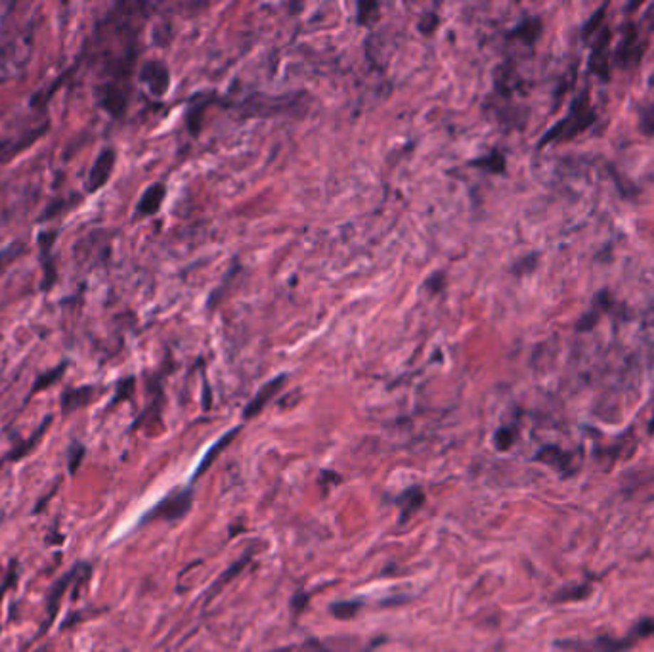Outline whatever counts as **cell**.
Instances as JSON below:
<instances>
[{
  "instance_id": "cell-1",
  "label": "cell",
  "mask_w": 654,
  "mask_h": 652,
  "mask_svg": "<svg viewBox=\"0 0 654 652\" xmlns=\"http://www.w3.org/2000/svg\"><path fill=\"white\" fill-rule=\"evenodd\" d=\"M595 119H597V113L589 105L587 92L581 90L574 98V102L570 104L569 113L557 122L555 127L545 132L544 138L539 140V147L547 146V144H561V142L572 140L574 136L586 132L587 128L594 125Z\"/></svg>"
},
{
  "instance_id": "cell-2",
  "label": "cell",
  "mask_w": 654,
  "mask_h": 652,
  "mask_svg": "<svg viewBox=\"0 0 654 652\" xmlns=\"http://www.w3.org/2000/svg\"><path fill=\"white\" fill-rule=\"evenodd\" d=\"M654 635V618H643L630 629V633L624 637H612V635H601L597 639L587 641V643H559L561 652H628L630 648Z\"/></svg>"
},
{
  "instance_id": "cell-3",
  "label": "cell",
  "mask_w": 654,
  "mask_h": 652,
  "mask_svg": "<svg viewBox=\"0 0 654 652\" xmlns=\"http://www.w3.org/2000/svg\"><path fill=\"white\" fill-rule=\"evenodd\" d=\"M191 503H194V490L191 488L176 490V492L169 494L165 500L159 501L157 505L153 507L142 522H149V520H169L171 522V520H178V518L186 517L190 512Z\"/></svg>"
},
{
  "instance_id": "cell-4",
  "label": "cell",
  "mask_w": 654,
  "mask_h": 652,
  "mask_svg": "<svg viewBox=\"0 0 654 652\" xmlns=\"http://www.w3.org/2000/svg\"><path fill=\"white\" fill-rule=\"evenodd\" d=\"M643 58V43L639 38L635 25L628 23L622 33V41L618 44L616 52H614V61L618 68L630 69L635 68Z\"/></svg>"
},
{
  "instance_id": "cell-5",
  "label": "cell",
  "mask_w": 654,
  "mask_h": 652,
  "mask_svg": "<svg viewBox=\"0 0 654 652\" xmlns=\"http://www.w3.org/2000/svg\"><path fill=\"white\" fill-rule=\"evenodd\" d=\"M113 167H115V149L105 147L100 152V155L96 157V161L92 163V169L88 172V180H86V189L90 194H96L100 189L104 188L107 180L113 174Z\"/></svg>"
},
{
  "instance_id": "cell-6",
  "label": "cell",
  "mask_w": 654,
  "mask_h": 652,
  "mask_svg": "<svg viewBox=\"0 0 654 652\" xmlns=\"http://www.w3.org/2000/svg\"><path fill=\"white\" fill-rule=\"evenodd\" d=\"M140 80L155 96H163L171 86L169 68L161 60H147L140 69Z\"/></svg>"
},
{
  "instance_id": "cell-7",
  "label": "cell",
  "mask_w": 654,
  "mask_h": 652,
  "mask_svg": "<svg viewBox=\"0 0 654 652\" xmlns=\"http://www.w3.org/2000/svg\"><path fill=\"white\" fill-rule=\"evenodd\" d=\"M79 570H80V562L79 564H75V567L71 568V570H69L63 578H60L54 585H52V589H50L46 599H44V606H46V622L43 624V628H41L38 635H43L44 631L52 626V622L56 620V614H58V609H60L61 597H63V593H65V589L69 587V584L75 582V578L79 576Z\"/></svg>"
},
{
  "instance_id": "cell-8",
  "label": "cell",
  "mask_w": 654,
  "mask_h": 652,
  "mask_svg": "<svg viewBox=\"0 0 654 652\" xmlns=\"http://www.w3.org/2000/svg\"><path fill=\"white\" fill-rule=\"evenodd\" d=\"M611 38V29H606V27L601 29L595 37L594 46H591V54H589V69L599 75L603 80H608V73H611V60H608Z\"/></svg>"
},
{
  "instance_id": "cell-9",
  "label": "cell",
  "mask_w": 654,
  "mask_h": 652,
  "mask_svg": "<svg viewBox=\"0 0 654 652\" xmlns=\"http://www.w3.org/2000/svg\"><path fill=\"white\" fill-rule=\"evenodd\" d=\"M536 461H542V463L549 465V467L557 469L564 476H570L578 469L574 456H572L570 451H564L561 450V448H557V446H545V448H542V450L536 453Z\"/></svg>"
},
{
  "instance_id": "cell-10",
  "label": "cell",
  "mask_w": 654,
  "mask_h": 652,
  "mask_svg": "<svg viewBox=\"0 0 654 652\" xmlns=\"http://www.w3.org/2000/svg\"><path fill=\"white\" fill-rule=\"evenodd\" d=\"M285 381H288V375H278V377H274L272 381H268V383L264 384L263 389L257 392V396L253 398L251 402L247 404V408L243 409L245 419L257 417V415L264 409V406H266V404H268L270 400H272V398L280 392V390H282Z\"/></svg>"
},
{
  "instance_id": "cell-11",
  "label": "cell",
  "mask_w": 654,
  "mask_h": 652,
  "mask_svg": "<svg viewBox=\"0 0 654 652\" xmlns=\"http://www.w3.org/2000/svg\"><path fill=\"white\" fill-rule=\"evenodd\" d=\"M396 505L400 507V525H406L423 505H425V492L419 486L408 488L404 494L396 498Z\"/></svg>"
},
{
  "instance_id": "cell-12",
  "label": "cell",
  "mask_w": 654,
  "mask_h": 652,
  "mask_svg": "<svg viewBox=\"0 0 654 652\" xmlns=\"http://www.w3.org/2000/svg\"><path fill=\"white\" fill-rule=\"evenodd\" d=\"M167 189L165 186L161 182L152 184L149 188L144 191V195L140 197V201H138V207H136V213L142 214V216H152L161 209L163 205V199H165Z\"/></svg>"
},
{
  "instance_id": "cell-13",
  "label": "cell",
  "mask_w": 654,
  "mask_h": 652,
  "mask_svg": "<svg viewBox=\"0 0 654 652\" xmlns=\"http://www.w3.org/2000/svg\"><path fill=\"white\" fill-rule=\"evenodd\" d=\"M94 394H96L94 387H77V389L65 390L63 396H61V411L63 414H71L75 409L83 408V406L90 402Z\"/></svg>"
},
{
  "instance_id": "cell-14",
  "label": "cell",
  "mask_w": 654,
  "mask_h": 652,
  "mask_svg": "<svg viewBox=\"0 0 654 652\" xmlns=\"http://www.w3.org/2000/svg\"><path fill=\"white\" fill-rule=\"evenodd\" d=\"M608 306H611V299H608V293L601 291L597 297L594 299V306L589 308V310L584 314V316L578 320V331H589L594 330L595 323L601 317L603 312L608 310Z\"/></svg>"
},
{
  "instance_id": "cell-15",
  "label": "cell",
  "mask_w": 654,
  "mask_h": 652,
  "mask_svg": "<svg viewBox=\"0 0 654 652\" xmlns=\"http://www.w3.org/2000/svg\"><path fill=\"white\" fill-rule=\"evenodd\" d=\"M238 433H239V427L232 428V431H228V433L224 434V436H222V438L218 440L216 444L209 448V451L205 453V458L201 459V463L197 465V469H196V473H194V476H191V480H197V478H199V476H201L203 473H205V470H207L209 467H211V465L214 463V459H216V456H218V453H221V451L224 450V448H226V446L230 444V442H232L233 438H236V436H238Z\"/></svg>"
},
{
  "instance_id": "cell-16",
  "label": "cell",
  "mask_w": 654,
  "mask_h": 652,
  "mask_svg": "<svg viewBox=\"0 0 654 652\" xmlns=\"http://www.w3.org/2000/svg\"><path fill=\"white\" fill-rule=\"evenodd\" d=\"M249 561H251V553H245V555L241 557V559H239L238 562H233L232 567L228 568L226 572L221 574V578L216 579V582H214V584L211 585V587H209V593H207V597H205V603H209L211 599L216 597V595H218V593L222 591V587H224L226 584H230V582H232V579L236 578V576H238V574L241 572V570H243L245 567H247V564H249Z\"/></svg>"
},
{
  "instance_id": "cell-17",
  "label": "cell",
  "mask_w": 654,
  "mask_h": 652,
  "mask_svg": "<svg viewBox=\"0 0 654 652\" xmlns=\"http://www.w3.org/2000/svg\"><path fill=\"white\" fill-rule=\"evenodd\" d=\"M104 110L110 111L113 117L122 115V111L127 107V94L122 88L115 85H107L104 88V98H102Z\"/></svg>"
},
{
  "instance_id": "cell-18",
  "label": "cell",
  "mask_w": 654,
  "mask_h": 652,
  "mask_svg": "<svg viewBox=\"0 0 654 652\" xmlns=\"http://www.w3.org/2000/svg\"><path fill=\"white\" fill-rule=\"evenodd\" d=\"M46 127H41L37 130H33L29 135L23 136V142H19V144H10V142H2L0 144V161H8V159H12L14 155H18L21 149H25L27 146H31L33 142L38 140V136L43 135Z\"/></svg>"
},
{
  "instance_id": "cell-19",
  "label": "cell",
  "mask_w": 654,
  "mask_h": 652,
  "mask_svg": "<svg viewBox=\"0 0 654 652\" xmlns=\"http://www.w3.org/2000/svg\"><path fill=\"white\" fill-rule=\"evenodd\" d=\"M539 35H542V21H539L538 18L524 19V21L511 33V37L520 38V41H524L526 44L536 43Z\"/></svg>"
},
{
  "instance_id": "cell-20",
  "label": "cell",
  "mask_w": 654,
  "mask_h": 652,
  "mask_svg": "<svg viewBox=\"0 0 654 652\" xmlns=\"http://www.w3.org/2000/svg\"><path fill=\"white\" fill-rule=\"evenodd\" d=\"M591 584H581V585H574V587H563V589H559V591L553 595V603H570V601H580V599H586L589 593H591Z\"/></svg>"
},
{
  "instance_id": "cell-21",
  "label": "cell",
  "mask_w": 654,
  "mask_h": 652,
  "mask_svg": "<svg viewBox=\"0 0 654 652\" xmlns=\"http://www.w3.org/2000/svg\"><path fill=\"white\" fill-rule=\"evenodd\" d=\"M50 421H52V417H46V421H44L43 425H41V427L37 428V433L33 434V436H31L29 440H25L23 444L19 446V448H14L12 453L8 456V459H10V461H18V459L25 458V456H27V453H29V451L38 444V440H41V436H43V434L46 433V428H48Z\"/></svg>"
},
{
  "instance_id": "cell-22",
  "label": "cell",
  "mask_w": 654,
  "mask_h": 652,
  "mask_svg": "<svg viewBox=\"0 0 654 652\" xmlns=\"http://www.w3.org/2000/svg\"><path fill=\"white\" fill-rule=\"evenodd\" d=\"M362 609L360 601H337L329 606L331 616H335L337 620H352Z\"/></svg>"
},
{
  "instance_id": "cell-23",
  "label": "cell",
  "mask_w": 654,
  "mask_h": 652,
  "mask_svg": "<svg viewBox=\"0 0 654 652\" xmlns=\"http://www.w3.org/2000/svg\"><path fill=\"white\" fill-rule=\"evenodd\" d=\"M25 253V243L23 241H16V243H10L4 249H0V274L4 272V270L10 266V264L21 256Z\"/></svg>"
},
{
  "instance_id": "cell-24",
  "label": "cell",
  "mask_w": 654,
  "mask_h": 652,
  "mask_svg": "<svg viewBox=\"0 0 654 652\" xmlns=\"http://www.w3.org/2000/svg\"><path fill=\"white\" fill-rule=\"evenodd\" d=\"M65 366H68V364H61V366L54 367V369H50V372H46L44 375H41V377L35 381V384H33L31 394H35V392H41V390L52 387V384H54L56 381H58L63 373H65Z\"/></svg>"
},
{
  "instance_id": "cell-25",
  "label": "cell",
  "mask_w": 654,
  "mask_h": 652,
  "mask_svg": "<svg viewBox=\"0 0 654 652\" xmlns=\"http://www.w3.org/2000/svg\"><path fill=\"white\" fill-rule=\"evenodd\" d=\"M517 440V428L515 427H502L497 428L494 434V444L500 451H507Z\"/></svg>"
},
{
  "instance_id": "cell-26",
  "label": "cell",
  "mask_w": 654,
  "mask_h": 652,
  "mask_svg": "<svg viewBox=\"0 0 654 652\" xmlns=\"http://www.w3.org/2000/svg\"><path fill=\"white\" fill-rule=\"evenodd\" d=\"M473 165L482 167L486 171L490 172H503L505 171V157H503L502 153H490L488 157L477 159V161H473Z\"/></svg>"
},
{
  "instance_id": "cell-27",
  "label": "cell",
  "mask_w": 654,
  "mask_h": 652,
  "mask_svg": "<svg viewBox=\"0 0 654 652\" xmlns=\"http://www.w3.org/2000/svg\"><path fill=\"white\" fill-rule=\"evenodd\" d=\"M639 128L643 135L654 136V104L643 107L641 115H639Z\"/></svg>"
},
{
  "instance_id": "cell-28",
  "label": "cell",
  "mask_w": 654,
  "mask_h": 652,
  "mask_svg": "<svg viewBox=\"0 0 654 652\" xmlns=\"http://www.w3.org/2000/svg\"><path fill=\"white\" fill-rule=\"evenodd\" d=\"M606 8H608V6H606V4H603V6H601L599 10H597V12H595L594 16H591V19H589V21H587V23L584 25V38H589L591 35H594V33H597V29H599L601 23H603V18H605Z\"/></svg>"
},
{
  "instance_id": "cell-29",
  "label": "cell",
  "mask_w": 654,
  "mask_h": 652,
  "mask_svg": "<svg viewBox=\"0 0 654 652\" xmlns=\"http://www.w3.org/2000/svg\"><path fill=\"white\" fill-rule=\"evenodd\" d=\"M83 456H85V448L80 444H75L71 448V453H69V470H71V475H75V470L79 469Z\"/></svg>"
},
{
  "instance_id": "cell-30",
  "label": "cell",
  "mask_w": 654,
  "mask_h": 652,
  "mask_svg": "<svg viewBox=\"0 0 654 652\" xmlns=\"http://www.w3.org/2000/svg\"><path fill=\"white\" fill-rule=\"evenodd\" d=\"M536 258H538L536 255H530L528 258H522V261H519V264L515 266L513 272H515V274H524V272H532V270L536 268Z\"/></svg>"
},
{
  "instance_id": "cell-31",
  "label": "cell",
  "mask_w": 654,
  "mask_h": 652,
  "mask_svg": "<svg viewBox=\"0 0 654 652\" xmlns=\"http://www.w3.org/2000/svg\"><path fill=\"white\" fill-rule=\"evenodd\" d=\"M446 285V278L442 274H431V278L427 280V287L433 293H441Z\"/></svg>"
},
{
  "instance_id": "cell-32",
  "label": "cell",
  "mask_w": 654,
  "mask_h": 652,
  "mask_svg": "<svg viewBox=\"0 0 654 652\" xmlns=\"http://www.w3.org/2000/svg\"><path fill=\"white\" fill-rule=\"evenodd\" d=\"M300 652H329V648L325 645H322L318 639H308L306 643H302L299 648Z\"/></svg>"
},
{
  "instance_id": "cell-33",
  "label": "cell",
  "mask_w": 654,
  "mask_h": 652,
  "mask_svg": "<svg viewBox=\"0 0 654 652\" xmlns=\"http://www.w3.org/2000/svg\"><path fill=\"white\" fill-rule=\"evenodd\" d=\"M308 599H310V595H306V593H297V595H295L293 597V614L295 616H299L300 612L305 610Z\"/></svg>"
},
{
  "instance_id": "cell-34",
  "label": "cell",
  "mask_w": 654,
  "mask_h": 652,
  "mask_svg": "<svg viewBox=\"0 0 654 652\" xmlns=\"http://www.w3.org/2000/svg\"><path fill=\"white\" fill-rule=\"evenodd\" d=\"M16 576H18V572H16V562H14L12 568H10V572H8L6 579H4V584L0 585V599L4 597V593H6L8 585L12 584V582H16Z\"/></svg>"
},
{
  "instance_id": "cell-35",
  "label": "cell",
  "mask_w": 654,
  "mask_h": 652,
  "mask_svg": "<svg viewBox=\"0 0 654 652\" xmlns=\"http://www.w3.org/2000/svg\"><path fill=\"white\" fill-rule=\"evenodd\" d=\"M385 641H386L385 637H379V639H375V641H373V643H371V645L367 646V648H366V652H371V648H375V646H377V645H381V643H385Z\"/></svg>"
},
{
  "instance_id": "cell-36",
  "label": "cell",
  "mask_w": 654,
  "mask_h": 652,
  "mask_svg": "<svg viewBox=\"0 0 654 652\" xmlns=\"http://www.w3.org/2000/svg\"><path fill=\"white\" fill-rule=\"evenodd\" d=\"M648 433L654 434V415H653V419H650V423H648Z\"/></svg>"
}]
</instances>
